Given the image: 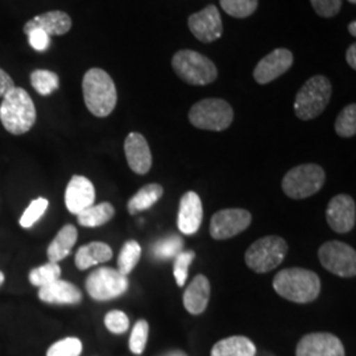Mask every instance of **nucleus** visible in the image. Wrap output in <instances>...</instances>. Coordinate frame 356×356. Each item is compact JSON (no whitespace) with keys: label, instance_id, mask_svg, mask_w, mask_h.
Returning <instances> with one entry per match:
<instances>
[{"label":"nucleus","instance_id":"1","mask_svg":"<svg viewBox=\"0 0 356 356\" xmlns=\"http://www.w3.org/2000/svg\"><path fill=\"white\" fill-rule=\"evenodd\" d=\"M273 289L282 298L296 304H309L318 298L321 279L305 268H286L273 279Z\"/></svg>","mask_w":356,"mask_h":356},{"label":"nucleus","instance_id":"2","mask_svg":"<svg viewBox=\"0 0 356 356\" xmlns=\"http://www.w3.org/2000/svg\"><path fill=\"white\" fill-rule=\"evenodd\" d=\"M0 122L13 135H24L35 126L36 107L26 90L13 88L1 98Z\"/></svg>","mask_w":356,"mask_h":356},{"label":"nucleus","instance_id":"3","mask_svg":"<svg viewBox=\"0 0 356 356\" xmlns=\"http://www.w3.org/2000/svg\"><path fill=\"white\" fill-rule=\"evenodd\" d=\"M83 99L90 113L106 118L114 111L118 92L113 78L102 69L92 67L85 73L82 81Z\"/></svg>","mask_w":356,"mask_h":356},{"label":"nucleus","instance_id":"4","mask_svg":"<svg viewBox=\"0 0 356 356\" xmlns=\"http://www.w3.org/2000/svg\"><path fill=\"white\" fill-rule=\"evenodd\" d=\"M331 91L332 88L327 76H314L309 78L296 95V116L301 120H313L318 118L330 103Z\"/></svg>","mask_w":356,"mask_h":356},{"label":"nucleus","instance_id":"5","mask_svg":"<svg viewBox=\"0 0 356 356\" xmlns=\"http://www.w3.org/2000/svg\"><path fill=\"white\" fill-rule=\"evenodd\" d=\"M172 67L184 82L193 86H206L218 76L214 63L200 51H178L172 58Z\"/></svg>","mask_w":356,"mask_h":356},{"label":"nucleus","instance_id":"6","mask_svg":"<svg viewBox=\"0 0 356 356\" xmlns=\"http://www.w3.org/2000/svg\"><path fill=\"white\" fill-rule=\"evenodd\" d=\"M288 243L276 235L264 236L252 243L244 254L247 267L256 273H268L279 267L288 254Z\"/></svg>","mask_w":356,"mask_h":356},{"label":"nucleus","instance_id":"7","mask_svg":"<svg viewBox=\"0 0 356 356\" xmlns=\"http://www.w3.org/2000/svg\"><path fill=\"white\" fill-rule=\"evenodd\" d=\"M234 110L231 104L219 98H207L193 104L189 122L194 127L206 131H225L232 124Z\"/></svg>","mask_w":356,"mask_h":356},{"label":"nucleus","instance_id":"8","mask_svg":"<svg viewBox=\"0 0 356 356\" xmlns=\"http://www.w3.org/2000/svg\"><path fill=\"white\" fill-rule=\"evenodd\" d=\"M326 181V173L319 165L294 166L282 178V191L293 200H304L318 193Z\"/></svg>","mask_w":356,"mask_h":356},{"label":"nucleus","instance_id":"9","mask_svg":"<svg viewBox=\"0 0 356 356\" xmlns=\"http://www.w3.org/2000/svg\"><path fill=\"white\" fill-rule=\"evenodd\" d=\"M86 291L95 301H111L127 292L129 281L118 269L101 267L92 270L86 279Z\"/></svg>","mask_w":356,"mask_h":356},{"label":"nucleus","instance_id":"10","mask_svg":"<svg viewBox=\"0 0 356 356\" xmlns=\"http://www.w3.org/2000/svg\"><path fill=\"white\" fill-rule=\"evenodd\" d=\"M322 267L339 277H354L356 275L355 250L343 242L323 243L318 251Z\"/></svg>","mask_w":356,"mask_h":356},{"label":"nucleus","instance_id":"11","mask_svg":"<svg viewBox=\"0 0 356 356\" xmlns=\"http://www.w3.org/2000/svg\"><path fill=\"white\" fill-rule=\"evenodd\" d=\"M252 216L244 209L219 210L211 218L210 235L216 241H226L250 227Z\"/></svg>","mask_w":356,"mask_h":356},{"label":"nucleus","instance_id":"12","mask_svg":"<svg viewBox=\"0 0 356 356\" xmlns=\"http://www.w3.org/2000/svg\"><path fill=\"white\" fill-rule=\"evenodd\" d=\"M296 356H346L343 343L330 332H312L301 338Z\"/></svg>","mask_w":356,"mask_h":356},{"label":"nucleus","instance_id":"13","mask_svg":"<svg viewBox=\"0 0 356 356\" xmlns=\"http://www.w3.org/2000/svg\"><path fill=\"white\" fill-rule=\"evenodd\" d=\"M188 26L194 38L206 44L216 41L223 33L222 17L216 6H207L200 13L191 15Z\"/></svg>","mask_w":356,"mask_h":356},{"label":"nucleus","instance_id":"14","mask_svg":"<svg viewBox=\"0 0 356 356\" xmlns=\"http://www.w3.org/2000/svg\"><path fill=\"white\" fill-rule=\"evenodd\" d=\"M326 219L331 229L347 234L355 227V201L347 194H338L331 200L326 210Z\"/></svg>","mask_w":356,"mask_h":356},{"label":"nucleus","instance_id":"15","mask_svg":"<svg viewBox=\"0 0 356 356\" xmlns=\"http://www.w3.org/2000/svg\"><path fill=\"white\" fill-rule=\"evenodd\" d=\"M292 65V51L285 48L275 49L256 65L254 70V81L260 85H267L286 73Z\"/></svg>","mask_w":356,"mask_h":356},{"label":"nucleus","instance_id":"16","mask_svg":"<svg viewBox=\"0 0 356 356\" xmlns=\"http://www.w3.org/2000/svg\"><path fill=\"white\" fill-rule=\"evenodd\" d=\"M95 202V188L89 178L73 176L65 191V204L69 213L78 216Z\"/></svg>","mask_w":356,"mask_h":356},{"label":"nucleus","instance_id":"17","mask_svg":"<svg viewBox=\"0 0 356 356\" xmlns=\"http://www.w3.org/2000/svg\"><path fill=\"white\" fill-rule=\"evenodd\" d=\"M204 207L200 195L195 191H186L178 209V229L185 235H194L202 223Z\"/></svg>","mask_w":356,"mask_h":356},{"label":"nucleus","instance_id":"18","mask_svg":"<svg viewBox=\"0 0 356 356\" xmlns=\"http://www.w3.org/2000/svg\"><path fill=\"white\" fill-rule=\"evenodd\" d=\"M128 166L136 175H147L152 168V153L147 139L139 132H131L124 141Z\"/></svg>","mask_w":356,"mask_h":356},{"label":"nucleus","instance_id":"19","mask_svg":"<svg viewBox=\"0 0 356 356\" xmlns=\"http://www.w3.org/2000/svg\"><path fill=\"white\" fill-rule=\"evenodd\" d=\"M40 301L49 305H78L82 301V292L69 281H53L38 289Z\"/></svg>","mask_w":356,"mask_h":356},{"label":"nucleus","instance_id":"20","mask_svg":"<svg viewBox=\"0 0 356 356\" xmlns=\"http://www.w3.org/2000/svg\"><path fill=\"white\" fill-rule=\"evenodd\" d=\"M210 293L211 286L209 279L204 275H197L184 292L182 300L185 309L193 316L202 314L209 305Z\"/></svg>","mask_w":356,"mask_h":356},{"label":"nucleus","instance_id":"21","mask_svg":"<svg viewBox=\"0 0 356 356\" xmlns=\"http://www.w3.org/2000/svg\"><path fill=\"white\" fill-rule=\"evenodd\" d=\"M35 28L44 31L48 36H63L70 31L72 19L67 13L63 11L41 13L26 23L24 26V33L26 35Z\"/></svg>","mask_w":356,"mask_h":356},{"label":"nucleus","instance_id":"22","mask_svg":"<svg viewBox=\"0 0 356 356\" xmlns=\"http://www.w3.org/2000/svg\"><path fill=\"white\" fill-rule=\"evenodd\" d=\"M111 259L113 250L108 244L103 242H91L78 248L74 261L79 270H86L94 266L107 263Z\"/></svg>","mask_w":356,"mask_h":356},{"label":"nucleus","instance_id":"23","mask_svg":"<svg viewBox=\"0 0 356 356\" xmlns=\"http://www.w3.org/2000/svg\"><path fill=\"white\" fill-rule=\"evenodd\" d=\"M78 239V231L76 226L73 225H66L63 229L58 231V234L56 235V238L51 241L49 247H48V260L51 263H60L61 260L66 259L74 244Z\"/></svg>","mask_w":356,"mask_h":356},{"label":"nucleus","instance_id":"24","mask_svg":"<svg viewBox=\"0 0 356 356\" xmlns=\"http://www.w3.org/2000/svg\"><path fill=\"white\" fill-rule=\"evenodd\" d=\"M211 356H256V346L247 337L234 335L216 342Z\"/></svg>","mask_w":356,"mask_h":356},{"label":"nucleus","instance_id":"25","mask_svg":"<svg viewBox=\"0 0 356 356\" xmlns=\"http://www.w3.org/2000/svg\"><path fill=\"white\" fill-rule=\"evenodd\" d=\"M164 195V188L159 184H148L143 186L138 193L128 201L127 209L129 214L135 216L145 211L157 204Z\"/></svg>","mask_w":356,"mask_h":356},{"label":"nucleus","instance_id":"26","mask_svg":"<svg viewBox=\"0 0 356 356\" xmlns=\"http://www.w3.org/2000/svg\"><path fill=\"white\" fill-rule=\"evenodd\" d=\"M115 216V209L110 202L92 204L76 216L78 223L83 227H99L110 222Z\"/></svg>","mask_w":356,"mask_h":356},{"label":"nucleus","instance_id":"27","mask_svg":"<svg viewBox=\"0 0 356 356\" xmlns=\"http://www.w3.org/2000/svg\"><path fill=\"white\" fill-rule=\"evenodd\" d=\"M184 248V239L179 235H166L153 244L152 256L156 260L175 259Z\"/></svg>","mask_w":356,"mask_h":356},{"label":"nucleus","instance_id":"28","mask_svg":"<svg viewBox=\"0 0 356 356\" xmlns=\"http://www.w3.org/2000/svg\"><path fill=\"white\" fill-rule=\"evenodd\" d=\"M141 257V247L136 241H128L122 247L119 256H118V270L128 276L134 268L138 266Z\"/></svg>","mask_w":356,"mask_h":356},{"label":"nucleus","instance_id":"29","mask_svg":"<svg viewBox=\"0 0 356 356\" xmlns=\"http://www.w3.org/2000/svg\"><path fill=\"white\" fill-rule=\"evenodd\" d=\"M31 83L40 95H51L58 89L60 78L53 72L38 69L31 74Z\"/></svg>","mask_w":356,"mask_h":356},{"label":"nucleus","instance_id":"30","mask_svg":"<svg viewBox=\"0 0 356 356\" xmlns=\"http://www.w3.org/2000/svg\"><path fill=\"white\" fill-rule=\"evenodd\" d=\"M61 276V267L58 263H47L29 272V282L35 286H45L53 281L58 280Z\"/></svg>","mask_w":356,"mask_h":356},{"label":"nucleus","instance_id":"31","mask_svg":"<svg viewBox=\"0 0 356 356\" xmlns=\"http://www.w3.org/2000/svg\"><path fill=\"white\" fill-rule=\"evenodd\" d=\"M335 132L341 138H353L356 134V104L346 106L335 120Z\"/></svg>","mask_w":356,"mask_h":356},{"label":"nucleus","instance_id":"32","mask_svg":"<svg viewBox=\"0 0 356 356\" xmlns=\"http://www.w3.org/2000/svg\"><path fill=\"white\" fill-rule=\"evenodd\" d=\"M259 0H220L225 13L235 19H245L257 10Z\"/></svg>","mask_w":356,"mask_h":356},{"label":"nucleus","instance_id":"33","mask_svg":"<svg viewBox=\"0 0 356 356\" xmlns=\"http://www.w3.org/2000/svg\"><path fill=\"white\" fill-rule=\"evenodd\" d=\"M148 335H149V325L145 319H140L135 323L131 337H129V350L135 355H141L145 350V346L148 342Z\"/></svg>","mask_w":356,"mask_h":356},{"label":"nucleus","instance_id":"34","mask_svg":"<svg viewBox=\"0 0 356 356\" xmlns=\"http://www.w3.org/2000/svg\"><path fill=\"white\" fill-rule=\"evenodd\" d=\"M48 206H49V201L47 198H42V197L32 201L29 206L26 207V211L23 213L20 220H19L20 226L23 229H31L38 222V219L45 214Z\"/></svg>","mask_w":356,"mask_h":356},{"label":"nucleus","instance_id":"35","mask_svg":"<svg viewBox=\"0 0 356 356\" xmlns=\"http://www.w3.org/2000/svg\"><path fill=\"white\" fill-rule=\"evenodd\" d=\"M81 354H82V342L74 337L64 338L51 344L47 351V356H79Z\"/></svg>","mask_w":356,"mask_h":356},{"label":"nucleus","instance_id":"36","mask_svg":"<svg viewBox=\"0 0 356 356\" xmlns=\"http://www.w3.org/2000/svg\"><path fill=\"white\" fill-rule=\"evenodd\" d=\"M195 257L194 251H182L175 257V264H173V275L177 282L178 286L182 288L185 282L188 280V273H189V267H191L193 260Z\"/></svg>","mask_w":356,"mask_h":356},{"label":"nucleus","instance_id":"37","mask_svg":"<svg viewBox=\"0 0 356 356\" xmlns=\"http://www.w3.org/2000/svg\"><path fill=\"white\" fill-rule=\"evenodd\" d=\"M104 325L113 334H124L129 329V318L124 312L111 310L104 317Z\"/></svg>","mask_w":356,"mask_h":356},{"label":"nucleus","instance_id":"38","mask_svg":"<svg viewBox=\"0 0 356 356\" xmlns=\"http://www.w3.org/2000/svg\"><path fill=\"white\" fill-rule=\"evenodd\" d=\"M310 3L321 17H334L342 8V0H310Z\"/></svg>","mask_w":356,"mask_h":356},{"label":"nucleus","instance_id":"39","mask_svg":"<svg viewBox=\"0 0 356 356\" xmlns=\"http://www.w3.org/2000/svg\"><path fill=\"white\" fill-rule=\"evenodd\" d=\"M29 45L38 51H45L51 45V36H48L44 31L35 28L26 33Z\"/></svg>","mask_w":356,"mask_h":356},{"label":"nucleus","instance_id":"40","mask_svg":"<svg viewBox=\"0 0 356 356\" xmlns=\"http://www.w3.org/2000/svg\"><path fill=\"white\" fill-rule=\"evenodd\" d=\"M15 86L13 78L8 76L3 69H0V98H3L7 92H10Z\"/></svg>","mask_w":356,"mask_h":356},{"label":"nucleus","instance_id":"41","mask_svg":"<svg viewBox=\"0 0 356 356\" xmlns=\"http://www.w3.org/2000/svg\"><path fill=\"white\" fill-rule=\"evenodd\" d=\"M346 60H347V64L351 67V69H356V45L355 44H351L348 47V49L346 51Z\"/></svg>","mask_w":356,"mask_h":356},{"label":"nucleus","instance_id":"42","mask_svg":"<svg viewBox=\"0 0 356 356\" xmlns=\"http://www.w3.org/2000/svg\"><path fill=\"white\" fill-rule=\"evenodd\" d=\"M161 356H186V354H184L182 351L175 350V351H169V353H166V354H164V355Z\"/></svg>","mask_w":356,"mask_h":356},{"label":"nucleus","instance_id":"43","mask_svg":"<svg viewBox=\"0 0 356 356\" xmlns=\"http://www.w3.org/2000/svg\"><path fill=\"white\" fill-rule=\"evenodd\" d=\"M348 32L351 33V36H356V22H353V23H350V26H348Z\"/></svg>","mask_w":356,"mask_h":356},{"label":"nucleus","instance_id":"44","mask_svg":"<svg viewBox=\"0 0 356 356\" xmlns=\"http://www.w3.org/2000/svg\"><path fill=\"white\" fill-rule=\"evenodd\" d=\"M3 282H4V273L0 270V286L3 285Z\"/></svg>","mask_w":356,"mask_h":356},{"label":"nucleus","instance_id":"45","mask_svg":"<svg viewBox=\"0 0 356 356\" xmlns=\"http://www.w3.org/2000/svg\"><path fill=\"white\" fill-rule=\"evenodd\" d=\"M348 1H350V3H351V4H355V3H356V0H348Z\"/></svg>","mask_w":356,"mask_h":356}]
</instances>
